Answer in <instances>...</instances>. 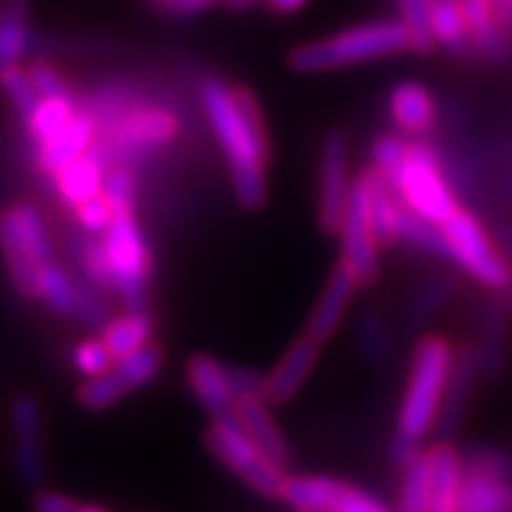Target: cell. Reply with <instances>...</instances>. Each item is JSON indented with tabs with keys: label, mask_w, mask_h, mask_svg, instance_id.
I'll use <instances>...</instances> for the list:
<instances>
[{
	"label": "cell",
	"mask_w": 512,
	"mask_h": 512,
	"mask_svg": "<svg viewBox=\"0 0 512 512\" xmlns=\"http://www.w3.org/2000/svg\"><path fill=\"white\" fill-rule=\"evenodd\" d=\"M197 97L220 143L234 197L248 211L262 208L268 194V128L259 100L251 89L234 86L220 74H205Z\"/></svg>",
	"instance_id": "cell-1"
},
{
	"label": "cell",
	"mask_w": 512,
	"mask_h": 512,
	"mask_svg": "<svg viewBox=\"0 0 512 512\" xmlns=\"http://www.w3.org/2000/svg\"><path fill=\"white\" fill-rule=\"evenodd\" d=\"M410 52V35L402 20H365L348 26L336 35L311 40L296 46L288 57L291 69L302 74L333 72V69H348L362 66L373 60H387Z\"/></svg>",
	"instance_id": "cell-2"
},
{
	"label": "cell",
	"mask_w": 512,
	"mask_h": 512,
	"mask_svg": "<svg viewBox=\"0 0 512 512\" xmlns=\"http://www.w3.org/2000/svg\"><path fill=\"white\" fill-rule=\"evenodd\" d=\"M456 348L450 339L439 333L421 336L410 356L407 384H404L396 430L410 439L424 441L430 433H436L441 399L447 390V379L453 370Z\"/></svg>",
	"instance_id": "cell-3"
},
{
	"label": "cell",
	"mask_w": 512,
	"mask_h": 512,
	"mask_svg": "<svg viewBox=\"0 0 512 512\" xmlns=\"http://www.w3.org/2000/svg\"><path fill=\"white\" fill-rule=\"evenodd\" d=\"M202 441H205V450L217 458L222 467H228L234 476L248 484V490H254L262 498H282L288 470H282L256 447L254 439L248 436V430L242 427V421L234 413L211 419V424L202 433Z\"/></svg>",
	"instance_id": "cell-4"
},
{
	"label": "cell",
	"mask_w": 512,
	"mask_h": 512,
	"mask_svg": "<svg viewBox=\"0 0 512 512\" xmlns=\"http://www.w3.org/2000/svg\"><path fill=\"white\" fill-rule=\"evenodd\" d=\"M407 211L444 225L461 208L453 183L447 180L436 148L424 140H410L402 168L390 180Z\"/></svg>",
	"instance_id": "cell-5"
},
{
	"label": "cell",
	"mask_w": 512,
	"mask_h": 512,
	"mask_svg": "<svg viewBox=\"0 0 512 512\" xmlns=\"http://www.w3.org/2000/svg\"><path fill=\"white\" fill-rule=\"evenodd\" d=\"M0 251L6 271L23 299H37V274L40 265L52 262V242L35 205L18 202L0 211Z\"/></svg>",
	"instance_id": "cell-6"
},
{
	"label": "cell",
	"mask_w": 512,
	"mask_h": 512,
	"mask_svg": "<svg viewBox=\"0 0 512 512\" xmlns=\"http://www.w3.org/2000/svg\"><path fill=\"white\" fill-rule=\"evenodd\" d=\"M103 242L117 299L128 311H146L151 288V248L134 211H120L103 234Z\"/></svg>",
	"instance_id": "cell-7"
},
{
	"label": "cell",
	"mask_w": 512,
	"mask_h": 512,
	"mask_svg": "<svg viewBox=\"0 0 512 512\" xmlns=\"http://www.w3.org/2000/svg\"><path fill=\"white\" fill-rule=\"evenodd\" d=\"M441 228L450 242L456 268H461L470 279H476L487 291L504 293L507 288H512V268L507 256L501 251V245L487 234V228L481 225L473 211H467L461 205Z\"/></svg>",
	"instance_id": "cell-8"
},
{
	"label": "cell",
	"mask_w": 512,
	"mask_h": 512,
	"mask_svg": "<svg viewBox=\"0 0 512 512\" xmlns=\"http://www.w3.org/2000/svg\"><path fill=\"white\" fill-rule=\"evenodd\" d=\"M379 239L370 220V177L367 168L353 180L345 220L339 228V262L359 279V285H373L379 276Z\"/></svg>",
	"instance_id": "cell-9"
},
{
	"label": "cell",
	"mask_w": 512,
	"mask_h": 512,
	"mask_svg": "<svg viewBox=\"0 0 512 512\" xmlns=\"http://www.w3.org/2000/svg\"><path fill=\"white\" fill-rule=\"evenodd\" d=\"M106 154H146L154 148H165L180 134L177 114L165 106H126L123 111L111 114L106 126Z\"/></svg>",
	"instance_id": "cell-10"
},
{
	"label": "cell",
	"mask_w": 512,
	"mask_h": 512,
	"mask_svg": "<svg viewBox=\"0 0 512 512\" xmlns=\"http://www.w3.org/2000/svg\"><path fill=\"white\" fill-rule=\"evenodd\" d=\"M279 501L311 512H393L362 487L330 476H288Z\"/></svg>",
	"instance_id": "cell-11"
},
{
	"label": "cell",
	"mask_w": 512,
	"mask_h": 512,
	"mask_svg": "<svg viewBox=\"0 0 512 512\" xmlns=\"http://www.w3.org/2000/svg\"><path fill=\"white\" fill-rule=\"evenodd\" d=\"M9 421H12L15 476L26 490H40L46 481V450H43V410L35 393L20 390L12 396Z\"/></svg>",
	"instance_id": "cell-12"
},
{
	"label": "cell",
	"mask_w": 512,
	"mask_h": 512,
	"mask_svg": "<svg viewBox=\"0 0 512 512\" xmlns=\"http://www.w3.org/2000/svg\"><path fill=\"white\" fill-rule=\"evenodd\" d=\"M350 146L342 131H330L319 154V228L339 234L350 200Z\"/></svg>",
	"instance_id": "cell-13"
},
{
	"label": "cell",
	"mask_w": 512,
	"mask_h": 512,
	"mask_svg": "<svg viewBox=\"0 0 512 512\" xmlns=\"http://www.w3.org/2000/svg\"><path fill=\"white\" fill-rule=\"evenodd\" d=\"M319 350L322 342H316L311 333L293 339L285 353L276 359V365L265 373V399L274 407L291 404L311 379L313 367L319 362Z\"/></svg>",
	"instance_id": "cell-14"
},
{
	"label": "cell",
	"mask_w": 512,
	"mask_h": 512,
	"mask_svg": "<svg viewBox=\"0 0 512 512\" xmlns=\"http://www.w3.org/2000/svg\"><path fill=\"white\" fill-rule=\"evenodd\" d=\"M185 384H188L194 402L200 404L211 419L234 413L237 393H234V382H231V365L220 362L217 356L194 353L185 362Z\"/></svg>",
	"instance_id": "cell-15"
},
{
	"label": "cell",
	"mask_w": 512,
	"mask_h": 512,
	"mask_svg": "<svg viewBox=\"0 0 512 512\" xmlns=\"http://www.w3.org/2000/svg\"><path fill=\"white\" fill-rule=\"evenodd\" d=\"M359 279L350 274L348 268L342 262L333 265V271L325 279V288L319 293L316 305H313L311 316H308V325H305V333H311L316 342H328L330 336L339 330V325L345 322L348 316L350 302L359 291Z\"/></svg>",
	"instance_id": "cell-16"
},
{
	"label": "cell",
	"mask_w": 512,
	"mask_h": 512,
	"mask_svg": "<svg viewBox=\"0 0 512 512\" xmlns=\"http://www.w3.org/2000/svg\"><path fill=\"white\" fill-rule=\"evenodd\" d=\"M387 111L390 120L399 134L407 140H421L427 137L436 120H439V103L427 86H421L416 80H404L396 83L390 94H387Z\"/></svg>",
	"instance_id": "cell-17"
},
{
	"label": "cell",
	"mask_w": 512,
	"mask_h": 512,
	"mask_svg": "<svg viewBox=\"0 0 512 512\" xmlns=\"http://www.w3.org/2000/svg\"><path fill=\"white\" fill-rule=\"evenodd\" d=\"M97 131H100L97 117L92 111L80 109L57 134L37 143V168L49 177H57L66 165L74 163L77 157H83L92 148Z\"/></svg>",
	"instance_id": "cell-18"
},
{
	"label": "cell",
	"mask_w": 512,
	"mask_h": 512,
	"mask_svg": "<svg viewBox=\"0 0 512 512\" xmlns=\"http://www.w3.org/2000/svg\"><path fill=\"white\" fill-rule=\"evenodd\" d=\"M476 379H481V376H478L473 348H456L453 370H450L447 390H444V399H441L439 421H436V436H439V441H453V436L461 430V421L467 416V407H470V396H473Z\"/></svg>",
	"instance_id": "cell-19"
},
{
	"label": "cell",
	"mask_w": 512,
	"mask_h": 512,
	"mask_svg": "<svg viewBox=\"0 0 512 512\" xmlns=\"http://www.w3.org/2000/svg\"><path fill=\"white\" fill-rule=\"evenodd\" d=\"M507 319L510 311L493 302V305H484L481 319H478V336L473 353H476L478 376L484 382H498L504 373H507V362H510V333H507Z\"/></svg>",
	"instance_id": "cell-20"
},
{
	"label": "cell",
	"mask_w": 512,
	"mask_h": 512,
	"mask_svg": "<svg viewBox=\"0 0 512 512\" xmlns=\"http://www.w3.org/2000/svg\"><path fill=\"white\" fill-rule=\"evenodd\" d=\"M430 507L427 512H461L464 493V453L453 441H436L430 450Z\"/></svg>",
	"instance_id": "cell-21"
},
{
	"label": "cell",
	"mask_w": 512,
	"mask_h": 512,
	"mask_svg": "<svg viewBox=\"0 0 512 512\" xmlns=\"http://www.w3.org/2000/svg\"><path fill=\"white\" fill-rule=\"evenodd\" d=\"M274 404L268 402L265 396H254V399H239L234 407V416L242 421V427L248 430V436L254 439V444L271 458L274 464H279L282 470L291 467V444L285 439V433L279 430V424L274 419Z\"/></svg>",
	"instance_id": "cell-22"
},
{
	"label": "cell",
	"mask_w": 512,
	"mask_h": 512,
	"mask_svg": "<svg viewBox=\"0 0 512 512\" xmlns=\"http://www.w3.org/2000/svg\"><path fill=\"white\" fill-rule=\"evenodd\" d=\"M106 163H109V154L100 146L89 148L83 157H77L74 163L66 165L55 177L60 200L66 202V205H72V208H77L80 202L103 194V183H106V174H109Z\"/></svg>",
	"instance_id": "cell-23"
},
{
	"label": "cell",
	"mask_w": 512,
	"mask_h": 512,
	"mask_svg": "<svg viewBox=\"0 0 512 512\" xmlns=\"http://www.w3.org/2000/svg\"><path fill=\"white\" fill-rule=\"evenodd\" d=\"M458 6L464 12L467 35H470L473 52L478 57H487V60L512 57V43L501 32L493 0H458Z\"/></svg>",
	"instance_id": "cell-24"
},
{
	"label": "cell",
	"mask_w": 512,
	"mask_h": 512,
	"mask_svg": "<svg viewBox=\"0 0 512 512\" xmlns=\"http://www.w3.org/2000/svg\"><path fill=\"white\" fill-rule=\"evenodd\" d=\"M461 512H512V476L464 470Z\"/></svg>",
	"instance_id": "cell-25"
},
{
	"label": "cell",
	"mask_w": 512,
	"mask_h": 512,
	"mask_svg": "<svg viewBox=\"0 0 512 512\" xmlns=\"http://www.w3.org/2000/svg\"><path fill=\"white\" fill-rule=\"evenodd\" d=\"M100 336H103L106 348L111 350V356L120 362V359L151 345L154 319L148 311H126L117 319H109V325L100 330Z\"/></svg>",
	"instance_id": "cell-26"
},
{
	"label": "cell",
	"mask_w": 512,
	"mask_h": 512,
	"mask_svg": "<svg viewBox=\"0 0 512 512\" xmlns=\"http://www.w3.org/2000/svg\"><path fill=\"white\" fill-rule=\"evenodd\" d=\"M29 49V0H0V72L18 66Z\"/></svg>",
	"instance_id": "cell-27"
},
{
	"label": "cell",
	"mask_w": 512,
	"mask_h": 512,
	"mask_svg": "<svg viewBox=\"0 0 512 512\" xmlns=\"http://www.w3.org/2000/svg\"><path fill=\"white\" fill-rule=\"evenodd\" d=\"M86 285L74 282L72 276L66 274L55 259L40 265L37 274V299L57 316H77V305H80V293Z\"/></svg>",
	"instance_id": "cell-28"
},
{
	"label": "cell",
	"mask_w": 512,
	"mask_h": 512,
	"mask_svg": "<svg viewBox=\"0 0 512 512\" xmlns=\"http://www.w3.org/2000/svg\"><path fill=\"white\" fill-rule=\"evenodd\" d=\"M430 26H433V37L436 46L444 49L450 57H470L473 43L467 35V23H464V12L458 6V0H436L433 3V15H430Z\"/></svg>",
	"instance_id": "cell-29"
},
{
	"label": "cell",
	"mask_w": 512,
	"mask_h": 512,
	"mask_svg": "<svg viewBox=\"0 0 512 512\" xmlns=\"http://www.w3.org/2000/svg\"><path fill=\"white\" fill-rule=\"evenodd\" d=\"M163 365V348H160L157 342H151V345H146L143 350H137V353H131L126 359L114 362L111 376H114V382L120 384V390L128 396V393H134V390H140V387H146V384L154 382V379L160 376Z\"/></svg>",
	"instance_id": "cell-30"
},
{
	"label": "cell",
	"mask_w": 512,
	"mask_h": 512,
	"mask_svg": "<svg viewBox=\"0 0 512 512\" xmlns=\"http://www.w3.org/2000/svg\"><path fill=\"white\" fill-rule=\"evenodd\" d=\"M356 345L373 367H387L393 362V330L382 313L362 311L356 316Z\"/></svg>",
	"instance_id": "cell-31"
},
{
	"label": "cell",
	"mask_w": 512,
	"mask_h": 512,
	"mask_svg": "<svg viewBox=\"0 0 512 512\" xmlns=\"http://www.w3.org/2000/svg\"><path fill=\"white\" fill-rule=\"evenodd\" d=\"M399 242L416 248L421 254L439 256V259L453 265V251H450V242L444 237V228L413 214V211H407V208L402 211V222H399Z\"/></svg>",
	"instance_id": "cell-32"
},
{
	"label": "cell",
	"mask_w": 512,
	"mask_h": 512,
	"mask_svg": "<svg viewBox=\"0 0 512 512\" xmlns=\"http://www.w3.org/2000/svg\"><path fill=\"white\" fill-rule=\"evenodd\" d=\"M433 3L436 0H396L399 20H402L407 35H410V52L413 55L427 57L439 49L436 46V37H433V26H430Z\"/></svg>",
	"instance_id": "cell-33"
},
{
	"label": "cell",
	"mask_w": 512,
	"mask_h": 512,
	"mask_svg": "<svg viewBox=\"0 0 512 512\" xmlns=\"http://www.w3.org/2000/svg\"><path fill=\"white\" fill-rule=\"evenodd\" d=\"M77 111L80 109H77V103L69 92L57 94V97H43L40 106L26 117V128H29L35 143H43L66 126Z\"/></svg>",
	"instance_id": "cell-34"
},
{
	"label": "cell",
	"mask_w": 512,
	"mask_h": 512,
	"mask_svg": "<svg viewBox=\"0 0 512 512\" xmlns=\"http://www.w3.org/2000/svg\"><path fill=\"white\" fill-rule=\"evenodd\" d=\"M396 512H427L430 507V458L427 453L402 470L399 478V495H396Z\"/></svg>",
	"instance_id": "cell-35"
},
{
	"label": "cell",
	"mask_w": 512,
	"mask_h": 512,
	"mask_svg": "<svg viewBox=\"0 0 512 512\" xmlns=\"http://www.w3.org/2000/svg\"><path fill=\"white\" fill-rule=\"evenodd\" d=\"M453 285L447 279H430L424 282L419 291L413 293L410 305H407V325L410 328H424L433 316H439L441 308L450 302Z\"/></svg>",
	"instance_id": "cell-36"
},
{
	"label": "cell",
	"mask_w": 512,
	"mask_h": 512,
	"mask_svg": "<svg viewBox=\"0 0 512 512\" xmlns=\"http://www.w3.org/2000/svg\"><path fill=\"white\" fill-rule=\"evenodd\" d=\"M407 146H410V140L404 134H399V131H384V134H379L373 140V146H370V168H376L387 180H393L396 171L402 168Z\"/></svg>",
	"instance_id": "cell-37"
},
{
	"label": "cell",
	"mask_w": 512,
	"mask_h": 512,
	"mask_svg": "<svg viewBox=\"0 0 512 512\" xmlns=\"http://www.w3.org/2000/svg\"><path fill=\"white\" fill-rule=\"evenodd\" d=\"M80 265H83L86 282L92 285L94 291L114 293L109 254H106V242L103 239L89 237L83 242V248H80Z\"/></svg>",
	"instance_id": "cell-38"
},
{
	"label": "cell",
	"mask_w": 512,
	"mask_h": 512,
	"mask_svg": "<svg viewBox=\"0 0 512 512\" xmlns=\"http://www.w3.org/2000/svg\"><path fill=\"white\" fill-rule=\"evenodd\" d=\"M0 89H3V94L9 97V103L23 117H29L40 106V94H37L32 77H29L26 69H20V66H12V69H3L0 72Z\"/></svg>",
	"instance_id": "cell-39"
},
{
	"label": "cell",
	"mask_w": 512,
	"mask_h": 512,
	"mask_svg": "<svg viewBox=\"0 0 512 512\" xmlns=\"http://www.w3.org/2000/svg\"><path fill=\"white\" fill-rule=\"evenodd\" d=\"M114 362H117V359H114L111 350L106 348L103 336H97V339H83V342L74 345L72 350L74 370H77L80 376H86V379H94V376L109 373L111 367H114Z\"/></svg>",
	"instance_id": "cell-40"
},
{
	"label": "cell",
	"mask_w": 512,
	"mask_h": 512,
	"mask_svg": "<svg viewBox=\"0 0 512 512\" xmlns=\"http://www.w3.org/2000/svg\"><path fill=\"white\" fill-rule=\"evenodd\" d=\"M117 217V211H114V205L106 200V194H97L92 200L80 202L77 208H74V220L80 222V228H86L89 234H106L109 231V225Z\"/></svg>",
	"instance_id": "cell-41"
},
{
	"label": "cell",
	"mask_w": 512,
	"mask_h": 512,
	"mask_svg": "<svg viewBox=\"0 0 512 512\" xmlns=\"http://www.w3.org/2000/svg\"><path fill=\"white\" fill-rule=\"evenodd\" d=\"M106 200L114 205V211H134V177L126 165H111L103 183Z\"/></svg>",
	"instance_id": "cell-42"
},
{
	"label": "cell",
	"mask_w": 512,
	"mask_h": 512,
	"mask_svg": "<svg viewBox=\"0 0 512 512\" xmlns=\"http://www.w3.org/2000/svg\"><path fill=\"white\" fill-rule=\"evenodd\" d=\"M26 72L32 77V83H35L37 94H40V100L43 97H57V94H66V83H63V77L57 72L55 66H49L46 60H35V63H29L26 66Z\"/></svg>",
	"instance_id": "cell-43"
},
{
	"label": "cell",
	"mask_w": 512,
	"mask_h": 512,
	"mask_svg": "<svg viewBox=\"0 0 512 512\" xmlns=\"http://www.w3.org/2000/svg\"><path fill=\"white\" fill-rule=\"evenodd\" d=\"M231 382H234V393L239 399H254V396H265V373L248 365H231Z\"/></svg>",
	"instance_id": "cell-44"
},
{
	"label": "cell",
	"mask_w": 512,
	"mask_h": 512,
	"mask_svg": "<svg viewBox=\"0 0 512 512\" xmlns=\"http://www.w3.org/2000/svg\"><path fill=\"white\" fill-rule=\"evenodd\" d=\"M424 453L427 450L421 447L419 439H410V436H404L399 430H396L393 441L387 444V456L393 461V467H399V470H407L410 464H416Z\"/></svg>",
	"instance_id": "cell-45"
},
{
	"label": "cell",
	"mask_w": 512,
	"mask_h": 512,
	"mask_svg": "<svg viewBox=\"0 0 512 512\" xmlns=\"http://www.w3.org/2000/svg\"><path fill=\"white\" fill-rule=\"evenodd\" d=\"M77 501L69 498L66 493H57V490H46L40 487L35 490V498H32V510L35 512H77Z\"/></svg>",
	"instance_id": "cell-46"
},
{
	"label": "cell",
	"mask_w": 512,
	"mask_h": 512,
	"mask_svg": "<svg viewBox=\"0 0 512 512\" xmlns=\"http://www.w3.org/2000/svg\"><path fill=\"white\" fill-rule=\"evenodd\" d=\"M495 3V15H498V23H501V32L512 43V0H493Z\"/></svg>",
	"instance_id": "cell-47"
},
{
	"label": "cell",
	"mask_w": 512,
	"mask_h": 512,
	"mask_svg": "<svg viewBox=\"0 0 512 512\" xmlns=\"http://www.w3.org/2000/svg\"><path fill=\"white\" fill-rule=\"evenodd\" d=\"M265 3H268V9L276 12V15H296L299 9L308 6V0H265Z\"/></svg>",
	"instance_id": "cell-48"
},
{
	"label": "cell",
	"mask_w": 512,
	"mask_h": 512,
	"mask_svg": "<svg viewBox=\"0 0 512 512\" xmlns=\"http://www.w3.org/2000/svg\"><path fill=\"white\" fill-rule=\"evenodd\" d=\"M77 512H109V510H106V507H94V504H80Z\"/></svg>",
	"instance_id": "cell-49"
},
{
	"label": "cell",
	"mask_w": 512,
	"mask_h": 512,
	"mask_svg": "<svg viewBox=\"0 0 512 512\" xmlns=\"http://www.w3.org/2000/svg\"><path fill=\"white\" fill-rule=\"evenodd\" d=\"M157 3H160V6H163V9H165V3H168V0H157Z\"/></svg>",
	"instance_id": "cell-50"
},
{
	"label": "cell",
	"mask_w": 512,
	"mask_h": 512,
	"mask_svg": "<svg viewBox=\"0 0 512 512\" xmlns=\"http://www.w3.org/2000/svg\"><path fill=\"white\" fill-rule=\"evenodd\" d=\"M293 512H311V510H293Z\"/></svg>",
	"instance_id": "cell-51"
}]
</instances>
